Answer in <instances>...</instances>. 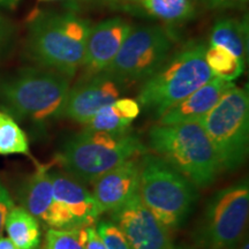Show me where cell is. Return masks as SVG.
Returning a JSON list of instances; mask_svg holds the SVG:
<instances>
[{"instance_id":"obj_1","label":"cell","mask_w":249,"mask_h":249,"mask_svg":"<svg viewBox=\"0 0 249 249\" xmlns=\"http://www.w3.org/2000/svg\"><path fill=\"white\" fill-rule=\"evenodd\" d=\"M90 29L87 18L71 12L40 13L28 27V55L39 67L71 79L83 64Z\"/></svg>"},{"instance_id":"obj_2","label":"cell","mask_w":249,"mask_h":249,"mask_svg":"<svg viewBox=\"0 0 249 249\" xmlns=\"http://www.w3.org/2000/svg\"><path fill=\"white\" fill-rule=\"evenodd\" d=\"M148 143L155 155L198 188L210 186L222 171L201 121L155 124L149 130Z\"/></svg>"},{"instance_id":"obj_3","label":"cell","mask_w":249,"mask_h":249,"mask_svg":"<svg viewBox=\"0 0 249 249\" xmlns=\"http://www.w3.org/2000/svg\"><path fill=\"white\" fill-rule=\"evenodd\" d=\"M70 80L45 68H24L0 80V107L18 120L43 124L62 118Z\"/></svg>"},{"instance_id":"obj_4","label":"cell","mask_w":249,"mask_h":249,"mask_svg":"<svg viewBox=\"0 0 249 249\" xmlns=\"http://www.w3.org/2000/svg\"><path fill=\"white\" fill-rule=\"evenodd\" d=\"M148 149L132 130L107 133L83 129L71 136L57 156L65 172L82 183H92L104 173Z\"/></svg>"},{"instance_id":"obj_5","label":"cell","mask_w":249,"mask_h":249,"mask_svg":"<svg viewBox=\"0 0 249 249\" xmlns=\"http://www.w3.org/2000/svg\"><path fill=\"white\" fill-rule=\"evenodd\" d=\"M205 51L204 43L192 42L169 57L160 70L143 81L138 95L140 107L158 118L213 79Z\"/></svg>"},{"instance_id":"obj_6","label":"cell","mask_w":249,"mask_h":249,"mask_svg":"<svg viewBox=\"0 0 249 249\" xmlns=\"http://www.w3.org/2000/svg\"><path fill=\"white\" fill-rule=\"evenodd\" d=\"M139 195L143 204L167 229L185 223L197 193L186 177L160 156L145 152L140 158Z\"/></svg>"},{"instance_id":"obj_7","label":"cell","mask_w":249,"mask_h":249,"mask_svg":"<svg viewBox=\"0 0 249 249\" xmlns=\"http://www.w3.org/2000/svg\"><path fill=\"white\" fill-rule=\"evenodd\" d=\"M218 156L222 170L233 171L245 163L249 141L247 89L233 86L201 120Z\"/></svg>"},{"instance_id":"obj_8","label":"cell","mask_w":249,"mask_h":249,"mask_svg":"<svg viewBox=\"0 0 249 249\" xmlns=\"http://www.w3.org/2000/svg\"><path fill=\"white\" fill-rule=\"evenodd\" d=\"M172 46L173 35L165 28L132 27L116 58L104 73L124 85L143 82L169 59Z\"/></svg>"},{"instance_id":"obj_9","label":"cell","mask_w":249,"mask_h":249,"mask_svg":"<svg viewBox=\"0 0 249 249\" xmlns=\"http://www.w3.org/2000/svg\"><path fill=\"white\" fill-rule=\"evenodd\" d=\"M249 214L247 180L217 192L204 211L198 240L208 249L232 248L241 240Z\"/></svg>"},{"instance_id":"obj_10","label":"cell","mask_w":249,"mask_h":249,"mask_svg":"<svg viewBox=\"0 0 249 249\" xmlns=\"http://www.w3.org/2000/svg\"><path fill=\"white\" fill-rule=\"evenodd\" d=\"M111 222L120 230L130 249H171L169 229L143 204L139 193L111 211Z\"/></svg>"},{"instance_id":"obj_11","label":"cell","mask_w":249,"mask_h":249,"mask_svg":"<svg viewBox=\"0 0 249 249\" xmlns=\"http://www.w3.org/2000/svg\"><path fill=\"white\" fill-rule=\"evenodd\" d=\"M124 87L123 82L107 73L81 76L68 91L62 117L86 124L102 107L120 98Z\"/></svg>"},{"instance_id":"obj_12","label":"cell","mask_w":249,"mask_h":249,"mask_svg":"<svg viewBox=\"0 0 249 249\" xmlns=\"http://www.w3.org/2000/svg\"><path fill=\"white\" fill-rule=\"evenodd\" d=\"M132 29L123 18H111L91 27L86 45L82 76L103 73L116 58Z\"/></svg>"},{"instance_id":"obj_13","label":"cell","mask_w":249,"mask_h":249,"mask_svg":"<svg viewBox=\"0 0 249 249\" xmlns=\"http://www.w3.org/2000/svg\"><path fill=\"white\" fill-rule=\"evenodd\" d=\"M140 158L124 161L92 182V196L99 213L118 209L138 194Z\"/></svg>"},{"instance_id":"obj_14","label":"cell","mask_w":249,"mask_h":249,"mask_svg":"<svg viewBox=\"0 0 249 249\" xmlns=\"http://www.w3.org/2000/svg\"><path fill=\"white\" fill-rule=\"evenodd\" d=\"M233 86V82L213 76L178 104L165 111L158 117V124H173L201 121Z\"/></svg>"},{"instance_id":"obj_15","label":"cell","mask_w":249,"mask_h":249,"mask_svg":"<svg viewBox=\"0 0 249 249\" xmlns=\"http://www.w3.org/2000/svg\"><path fill=\"white\" fill-rule=\"evenodd\" d=\"M54 200L66 207L75 218L80 229L92 226L101 216L97 203L85 183L74 179L66 172H50Z\"/></svg>"},{"instance_id":"obj_16","label":"cell","mask_w":249,"mask_h":249,"mask_svg":"<svg viewBox=\"0 0 249 249\" xmlns=\"http://www.w3.org/2000/svg\"><path fill=\"white\" fill-rule=\"evenodd\" d=\"M20 201L28 213L45 223L54 203L53 188L49 166L37 165V169L21 187Z\"/></svg>"},{"instance_id":"obj_17","label":"cell","mask_w":249,"mask_h":249,"mask_svg":"<svg viewBox=\"0 0 249 249\" xmlns=\"http://www.w3.org/2000/svg\"><path fill=\"white\" fill-rule=\"evenodd\" d=\"M141 107L132 98H118L111 104L102 107L85 124L89 130L107 133H124L130 130V124L138 118Z\"/></svg>"},{"instance_id":"obj_18","label":"cell","mask_w":249,"mask_h":249,"mask_svg":"<svg viewBox=\"0 0 249 249\" xmlns=\"http://www.w3.org/2000/svg\"><path fill=\"white\" fill-rule=\"evenodd\" d=\"M211 45L226 48L246 64L248 58L247 18H223L216 21L210 34Z\"/></svg>"},{"instance_id":"obj_19","label":"cell","mask_w":249,"mask_h":249,"mask_svg":"<svg viewBox=\"0 0 249 249\" xmlns=\"http://www.w3.org/2000/svg\"><path fill=\"white\" fill-rule=\"evenodd\" d=\"M8 239L18 249H37L40 244V229L37 218L22 207H14L5 222Z\"/></svg>"},{"instance_id":"obj_20","label":"cell","mask_w":249,"mask_h":249,"mask_svg":"<svg viewBox=\"0 0 249 249\" xmlns=\"http://www.w3.org/2000/svg\"><path fill=\"white\" fill-rule=\"evenodd\" d=\"M151 18L167 24H181L194 18L197 0H139Z\"/></svg>"},{"instance_id":"obj_21","label":"cell","mask_w":249,"mask_h":249,"mask_svg":"<svg viewBox=\"0 0 249 249\" xmlns=\"http://www.w3.org/2000/svg\"><path fill=\"white\" fill-rule=\"evenodd\" d=\"M205 61L213 76L232 82L244 73L245 62L230 50L220 45H210L205 51Z\"/></svg>"},{"instance_id":"obj_22","label":"cell","mask_w":249,"mask_h":249,"mask_svg":"<svg viewBox=\"0 0 249 249\" xmlns=\"http://www.w3.org/2000/svg\"><path fill=\"white\" fill-rule=\"evenodd\" d=\"M27 155L29 141L18 121L4 111H0V156Z\"/></svg>"},{"instance_id":"obj_23","label":"cell","mask_w":249,"mask_h":249,"mask_svg":"<svg viewBox=\"0 0 249 249\" xmlns=\"http://www.w3.org/2000/svg\"><path fill=\"white\" fill-rule=\"evenodd\" d=\"M81 230L50 229L46 233L44 249H85Z\"/></svg>"},{"instance_id":"obj_24","label":"cell","mask_w":249,"mask_h":249,"mask_svg":"<svg viewBox=\"0 0 249 249\" xmlns=\"http://www.w3.org/2000/svg\"><path fill=\"white\" fill-rule=\"evenodd\" d=\"M96 231L101 236L107 249H130L124 235L111 220H101L96 225Z\"/></svg>"},{"instance_id":"obj_25","label":"cell","mask_w":249,"mask_h":249,"mask_svg":"<svg viewBox=\"0 0 249 249\" xmlns=\"http://www.w3.org/2000/svg\"><path fill=\"white\" fill-rule=\"evenodd\" d=\"M14 208V202L9 194L8 189L0 180V236L4 231L6 218H7L9 211Z\"/></svg>"},{"instance_id":"obj_26","label":"cell","mask_w":249,"mask_h":249,"mask_svg":"<svg viewBox=\"0 0 249 249\" xmlns=\"http://www.w3.org/2000/svg\"><path fill=\"white\" fill-rule=\"evenodd\" d=\"M81 232H82V240L85 249H107L101 236L96 231L95 226L82 227Z\"/></svg>"},{"instance_id":"obj_27","label":"cell","mask_w":249,"mask_h":249,"mask_svg":"<svg viewBox=\"0 0 249 249\" xmlns=\"http://www.w3.org/2000/svg\"><path fill=\"white\" fill-rule=\"evenodd\" d=\"M210 9H227L244 7L248 0H201Z\"/></svg>"},{"instance_id":"obj_28","label":"cell","mask_w":249,"mask_h":249,"mask_svg":"<svg viewBox=\"0 0 249 249\" xmlns=\"http://www.w3.org/2000/svg\"><path fill=\"white\" fill-rule=\"evenodd\" d=\"M9 36V27L6 21L0 15V49L5 45L6 40Z\"/></svg>"},{"instance_id":"obj_29","label":"cell","mask_w":249,"mask_h":249,"mask_svg":"<svg viewBox=\"0 0 249 249\" xmlns=\"http://www.w3.org/2000/svg\"><path fill=\"white\" fill-rule=\"evenodd\" d=\"M0 249H18L8 238L0 236Z\"/></svg>"},{"instance_id":"obj_30","label":"cell","mask_w":249,"mask_h":249,"mask_svg":"<svg viewBox=\"0 0 249 249\" xmlns=\"http://www.w3.org/2000/svg\"><path fill=\"white\" fill-rule=\"evenodd\" d=\"M18 0H0V6H5V7H12L17 4Z\"/></svg>"},{"instance_id":"obj_31","label":"cell","mask_w":249,"mask_h":249,"mask_svg":"<svg viewBox=\"0 0 249 249\" xmlns=\"http://www.w3.org/2000/svg\"><path fill=\"white\" fill-rule=\"evenodd\" d=\"M107 1L113 2V4H126V2L135 1V0H107Z\"/></svg>"},{"instance_id":"obj_32","label":"cell","mask_w":249,"mask_h":249,"mask_svg":"<svg viewBox=\"0 0 249 249\" xmlns=\"http://www.w3.org/2000/svg\"><path fill=\"white\" fill-rule=\"evenodd\" d=\"M240 249H249V246H248V240H247V239H246V241L242 242V245H241Z\"/></svg>"},{"instance_id":"obj_33","label":"cell","mask_w":249,"mask_h":249,"mask_svg":"<svg viewBox=\"0 0 249 249\" xmlns=\"http://www.w3.org/2000/svg\"><path fill=\"white\" fill-rule=\"evenodd\" d=\"M171 249H177V248H173V247H172V248H171Z\"/></svg>"},{"instance_id":"obj_34","label":"cell","mask_w":249,"mask_h":249,"mask_svg":"<svg viewBox=\"0 0 249 249\" xmlns=\"http://www.w3.org/2000/svg\"><path fill=\"white\" fill-rule=\"evenodd\" d=\"M135 1H138V0H135Z\"/></svg>"}]
</instances>
